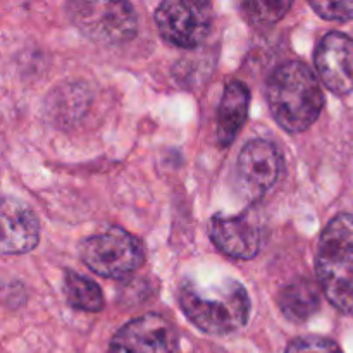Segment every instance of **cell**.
Masks as SVG:
<instances>
[{"label":"cell","mask_w":353,"mask_h":353,"mask_svg":"<svg viewBox=\"0 0 353 353\" xmlns=\"http://www.w3.org/2000/svg\"><path fill=\"white\" fill-rule=\"evenodd\" d=\"M278 305L288 321L302 324L309 321L321 307V290L309 278L290 281L278 295Z\"/></svg>","instance_id":"obj_13"},{"label":"cell","mask_w":353,"mask_h":353,"mask_svg":"<svg viewBox=\"0 0 353 353\" xmlns=\"http://www.w3.org/2000/svg\"><path fill=\"white\" fill-rule=\"evenodd\" d=\"M209 233L217 250L231 259L250 261L261 250V226L248 212L240 216L217 214L210 221Z\"/></svg>","instance_id":"obj_10"},{"label":"cell","mask_w":353,"mask_h":353,"mask_svg":"<svg viewBox=\"0 0 353 353\" xmlns=\"http://www.w3.org/2000/svg\"><path fill=\"white\" fill-rule=\"evenodd\" d=\"M212 19V6L203 0H168L155 12L161 37L179 48L199 47L209 37Z\"/></svg>","instance_id":"obj_6"},{"label":"cell","mask_w":353,"mask_h":353,"mask_svg":"<svg viewBox=\"0 0 353 353\" xmlns=\"http://www.w3.org/2000/svg\"><path fill=\"white\" fill-rule=\"evenodd\" d=\"M83 262L90 271L102 278H124L141 268L145 250L141 241L121 228L86 238L79 250Z\"/></svg>","instance_id":"obj_5"},{"label":"cell","mask_w":353,"mask_h":353,"mask_svg":"<svg viewBox=\"0 0 353 353\" xmlns=\"http://www.w3.org/2000/svg\"><path fill=\"white\" fill-rule=\"evenodd\" d=\"M292 2H243L240 3V9L248 23L255 26H271L276 24L290 9Z\"/></svg>","instance_id":"obj_15"},{"label":"cell","mask_w":353,"mask_h":353,"mask_svg":"<svg viewBox=\"0 0 353 353\" xmlns=\"http://www.w3.org/2000/svg\"><path fill=\"white\" fill-rule=\"evenodd\" d=\"M321 81L336 95L353 92V38L331 31L319 41L314 55Z\"/></svg>","instance_id":"obj_9"},{"label":"cell","mask_w":353,"mask_h":353,"mask_svg":"<svg viewBox=\"0 0 353 353\" xmlns=\"http://www.w3.org/2000/svg\"><path fill=\"white\" fill-rule=\"evenodd\" d=\"M179 336L174 324L159 314L124 324L112 336L107 353H178Z\"/></svg>","instance_id":"obj_8"},{"label":"cell","mask_w":353,"mask_h":353,"mask_svg":"<svg viewBox=\"0 0 353 353\" xmlns=\"http://www.w3.org/2000/svg\"><path fill=\"white\" fill-rule=\"evenodd\" d=\"M68 12L74 26L99 43H126L138 33L137 10L130 2L76 0L68 3Z\"/></svg>","instance_id":"obj_4"},{"label":"cell","mask_w":353,"mask_h":353,"mask_svg":"<svg viewBox=\"0 0 353 353\" xmlns=\"http://www.w3.org/2000/svg\"><path fill=\"white\" fill-rule=\"evenodd\" d=\"M283 169L281 152L272 141L255 138L238 155L236 190L248 202H257L278 183Z\"/></svg>","instance_id":"obj_7"},{"label":"cell","mask_w":353,"mask_h":353,"mask_svg":"<svg viewBox=\"0 0 353 353\" xmlns=\"http://www.w3.org/2000/svg\"><path fill=\"white\" fill-rule=\"evenodd\" d=\"M269 109L288 133L309 130L324 107V93L316 74L300 61L278 65L265 86Z\"/></svg>","instance_id":"obj_2"},{"label":"cell","mask_w":353,"mask_h":353,"mask_svg":"<svg viewBox=\"0 0 353 353\" xmlns=\"http://www.w3.org/2000/svg\"><path fill=\"white\" fill-rule=\"evenodd\" d=\"M316 274L326 299L353 316V216L338 214L324 228L316 252Z\"/></svg>","instance_id":"obj_3"},{"label":"cell","mask_w":353,"mask_h":353,"mask_svg":"<svg viewBox=\"0 0 353 353\" xmlns=\"http://www.w3.org/2000/svg\"><path fill=\"white\" fill-rule=\"evenodd\" d=\"M309 6L326 21H345L353 19V0H340V2H309Z\"/></svg>","instance_id":"obj_17"},{"label":"cell","mask_w":353,"mask_h":353,"mask_svg":"<svg viewBox=\"0 0 353 353\" xmlns=\"http://www.w3.org/2000/svg\"><path fill=\"white\" fill-rule=\"evenodd\" d=\"M248 105L250 92L247 85L238 79L228 81L217 110V140L223 147H230L243 130L248 117Z\"/></svg>","instance_id":"obj_12"},{"label":"cell","mask_w":353,"mask_h":353,"mask_svg":"<svg viewBox=\"0 0 353 353\" xmlns=\"http://www.w3.org/2000/svg\"><path fill=\"white\" fill-rule=\"evenodd\" d=\"M179 307L190 323L207 334H231L243 330L250 317V296L236 279L200 285L185 279L179 285Z\"/></svg>","instance_id":"obj_1"},{"label":"cell","mask_w":353,"mask_h":353,"mask_svg":"<svg viewBox=\"0 0 353 353\" xmlns=\"http://www.w3.org/2000/svg\"><path fill=\"white\" fill-rule=\"evenodd\" d=\"M40 241V223L30 207L14 196L2 200V254L19 255L33 250Z\"/></svg>","instance_id":"obj_11"},{"label":"cell","mask_w":353,"mask_h":353,"mask_svg":"<svg viewBox=\"0 0 353 353\" xmlns=\"http://www.w3.org/2000/svg\"><path fill=\"white\" fill-rule=\"evenodd\" d=\"M64 296L69 305L83 312H100L103 309V295L99 285L74 271H65Z\"/></svg>","instance_id":"obj_14"},{"label":"cell","mask_w":353,"mask_h":353,"mask_svg":"<svg viewBox=\"0 0 353 353\" xmlns=\"http://www.w3.org/2000/svg\"><path fill=\"white\" fill-rule=\"evenodd\" d=\"M286 353H343L334 341L323 336H302L293 340Z\"/></svg>","instance_id":"obj_16"}]
</instances>
